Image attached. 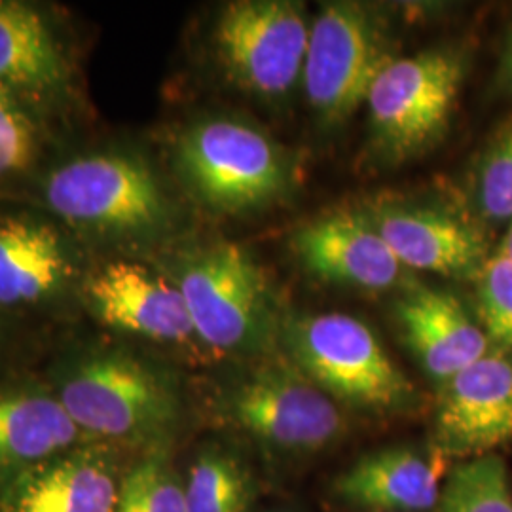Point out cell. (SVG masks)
I'll use <instances>...</instances> for the list:
<instances>
[{
	"label": "cell",
	"instance_id": "5",
	"mask_svg": "<svg viewBox=\"0 0 512 512\" xmlns=\"http://www.w3.org/2000/svg\"><path fill=\"white\" fill-rule=\"evenodd\" d=\"M281 338L289 359L334 401L397 412L414 403V385L376 334L346 313L285 319Z\"/></svg>",
	"mask_w": 512,
	"mask_h": 512
},
{
	"label": "cell",
	"instance_id": "21",
	"mask_svg": "<svg viewBox=\"0 0 512 512\" xmlns=\"http://www.w3.org/2000/svg\"><path fill=\"white\" fill-rule=\"evenodd\" d=\"M184 494L188 512H247L253 497L247 471L219 450L205 452L192 465Z\"/></svg>",
	"mask_w": 512,
	"mask_h": 512
},
{
	"label": "cell",
	"instance_id": "13",
	"mask_svg": "<svg viewBox=\"0 0 512 512\" xmlns=\"http://www.w3.org/2000/svg\"><path fill=\"white\" fill-rule=\"evenodd\" d=\"M293 249L310 274L336 285L385 291L403 275V264L363 213L311 220L294 234Z\"/></svg>",
	"mask_w": 512,
	"mask_h": 512
},
{
	"label": "cell",
	"instance_id": "24",
	"mask_svg": "<svg viewBox=\"0 0 512 512\" xmlns=\"http://www.w3.org/2000/svg\"><path fill=\"white\" fill-rule=\"evenodd\" d=\"M476 310L492 346L512 355V260L501 249L476 275Z\"/></svg>",
	"mask_w": 512,
	"mask_h": 512
},
{
	"label": "cell",
	"instance_id": "15",
	"mask_svg": "<svg viewBox=\"0 0 512 512\" xmlns=\"http://www.w3.org/2000/svg\"><path fill=\"white\" fill-rule=\"evenodd\" d=\"M404 340L440 384L494 348L458 298L444 289L416 285L397 302Z\"/></svg>",
	"mask_w": 512,
	"mask_h": 512
},
{
	"label": "cell",
	"instance_id": "25",
	"mask_svg": "<svg viewBox=\"0 0 512 512\" xmlns=\"http://www.w3.org/2000/svg\"><path fill=\"white\" fill-rule=\"evenodd\" d=\"M38 150L40 131L29 105L0 84V181L29 171Z\"/></svg>",
	"mask_w": 512,
	"mask_h": 512
},
{
	"label": "cell",
	"instance_id": "20",
	"mask_svg": "<svg viewBox=\"0 0 512 512\" xmlns=\"http://www.w3.org/2000/svg\"><path fill=\"white\" fill-rule=\"evenodd\" d=\"M440 512H512V492L505 461L480 456L458 465L444 480Z\"/></svg>",
	"mask_w": 512,
	"mask_h": 512
},
{
	"label": "cell",
	"instance_id": "10",
	"mask_svg": "<svg viewBox=\"0 0 512 512\" xmlns=\"http://www.w3.org/2000/svg\"><path fill=\"white\" fill-rule=\"evenodd\" d=\"M435 433L444 456L480 458L512 440V355L492 348L440 385Z\"/></svg>",
	"mask_w": 512,
	"mask_h": 512
},
{
	"label": "cell",
	"instance_id": "16",
	"mask_svg": "<svg viewBox=\"0 0 512 512\" xmlns=\"http://www.w3.org/2000/svg\"><path fill=\"white\" fill-rule=\"evenodd\" d=\"M73 253L54 224L0 217V306L40 304L73 281Z\"/></svg>",
	"mask_w": 512,
	"mask_h": 512
},
{
	"label": "cell",
	"instance_id": "14",
	"mask_svg": "<svg viewBox=\"0 0 512 512\" xmlns=\"http://www.w3.org/2000/svg\"><path fill=\"white\" fill-rule=\"evenodd\" d=\"M73 80V61L46 14L0 0V84L33 107L61 99Z\"/></svg>",
	"mask_w": 512,
	"mask_h": 512
},
{
	"label": "cell",
	"instance_id": "17",
	"mask_svg": "<svg viewBox=\"0 0 512 512\" xmlns=\"http://www.w3.org/2000/svg\"><path fill=\"white\" fill-rule=\"evenodd\" d=\"M444 458L440 452L427 458L412 448L366 454L338 476L336 494L372 511H429L442 495Z\"/></svg>",
	"mask_w": 512,
	"mask_h": 512
},
{
	"label": "cell",
	"instance_id": "8",
	"mask_svg": "<svg viewBox=\"0 0 512 512\" xmlns=\"http://www.w3.org/2000/svg\"><path fill=\"white\" fill-rule=\"evenodd\" d=\"M310 27L304 6L293 0L230 2L215 23V54L243 92L279 99L302 82Z\"/></svg>",
	"mask_w": 512,
	"mask_h": 512
},
{
	"label": "cell",
	"instance_id": "22",
	"mask_svg": "<svg viewBox=\"0 0 512 512\" xmlns=\"http://www.w3.org/2000/svg\"><path fill=\"white\" fill-rule=\"evenodd\" d=\"M112 512H188L184 486L162 456H148L120 482Z\"/></svg>",
	"mask_w": 512,
	"mask_h": 512
},
{
	"label": "cell",
	"instance_id": "19",
	"mask_svg": "<svg viewBox=\"0 0 512 512\" xmlns=\"http://www.w3.org/2000/svg\"><path fill=\"white\" fill-rule=\"evenodd\" d=\"M63 404L38 389L0 393V476H19L57 458L80 439Z\"/></svg>",
	"mask_w": 512,
	"mask_h": 512
},
{
	"label": "cell",
	"instance_id": "26",
	"mask_svg": "<svg viewBox=\"0 0 512 512\" xmlns=\"http://www.w3.org/2000/svg\"><path fill=\"white\" fill-rule=\"evenodd\" d=\"M499 84L503 90L512 93V23L507 31L501 61H499Z\"/></svg>",
	"mask_w": 512,
	"mask_h": 512
},
{
	"label": "cell",
	"instance_id": "23",
	"mask_svg": "<svg viewBox=\"0 0 512 512\" xmlns=\"http://www.w3.org/2000/svg\"><path fill=\"white\" fill-rule=\"evenodd\" d=\"M473 202L480 220L490 226L512 220V122L495 135L476 164Z\"/></svg>",
	"mask_w": 512,
	"mask_h": 512
},
{
	"label": "cell",
	"instance_id": "9",
	"mask_svg": "<svg viewBox=\"0 0 512 512\" xmlns=\"http://www.w3.org/2000/svg\"><path fill=\"white\" fill-rule=\"evenodd\" d=\"M228 410L251 437L287 454L317 452L344 431L334 399L283 355L264 361L234 385Z\"/></svg>",
	"mask_w": 512,
	"mask_h": 512
},
{
	"label": "cell",
	"instance_id": "12",
	"mask_svg": "<svg viewBox=\"0 0 512 512\" xmlns=\"http://www.w3.org/2000/svg\"><path fill=\"white\" fill-rule=\"evenodd\" d=\"M363 215L403 268L476 279L490 256L476 226L440 209L384 202Z\"/></svg>",
	"mask_w": 512,
	"mask_h": 512
},
{
	"label": "cell",
	"instance_id": "1",
	"mask_svg": "<svg viewBox=\"0 0 512 512\" xmlns=\"http://www.w3.org/2000/svg\"><path fill=\"white\" fill-rule=\"evenodd\" d=\"M173 164L190 196L220 215H243L279 200L291 186L285 148L253 124L205 116L181 131Z\"/></svg>",
	"mask_w": 512,
	"mask_h": 512
},
{
	"label": "cell",
	"instance_id": "4",
	"mask_svg": "<svg viewBox=\"0 0 512 512\" xmlns=\"http://www.w3.org/2000/svg\"><path fill=\"white\" fill-rule=\"evenodd\" d=\"M467 73L456 48L391 57L368 95L370 143L384 164L408 162L437 145L458 103Z\"/></svg>",
	"mask_w": 512,
	"mask_h": 512
},
{
	"label": "cell",
	"instance_id": "6",
	"mask_svg": "<svg viewBox=\"0 0 512 512\" xmlns=\"http://www.w3.org/2000/svg\"><path fill=\"white\" fill-rule=\"evenodd\" d=\"M82 433L150 440L177 420L179 401L164 374L120 349H95L65 366L57 395Z\"/></svg>",
	"mask_w": 512,
	"mask_h": 512
},
{
	"label": "cell",
	"instance_id": "3",
	"mask_svg": "<svg viewBox=\"0 0 512 512\" xmlns=\"http://www.w3.org/2000/svg\"><path fill=\"white\" fill-rule=\"evenodd\" d=\"M196 338L222 353H258L283 323L272 283L245 247L215 241L184 256L175 275Z\"/></svg>",
	"mask_w": 512,
	"mask_h": 512
},
{
	"label": "cell",
	"instance_id": "2",
	"mask_svg": "<svg viewBox=\"0 0 512 512\" xmlns=\"http://www.w3.org/2000/svg\"><path fill=\"white\" fill-rule=\"evenodd\" d=\"M42 196L57 219L101 241L152 238L169 224L156 173L124 150H95L55 165Z\"/></svg>",
	"mask_w": 512,
	"mask_h": 512
},
{
	"label": "cell",
	"instance_id": "18",
	"mask_svg": "<svg viewBox=\"0 0 512 512\" xmlns=\"http://www.w3.org/2000/svg\"><path fill=\"white\" fill-rule=\"evenodd\" d=\"M118 488L103 454L74 452L16 478L2 512H112Z\"/></svg>",
	"mask_w": 512,
	"mask_h": 512
},
{
	"label": "cell",
	"instance_id": "11",
	"mask_svg": "<svg viewBox=\"0 0 512 512\" xmlns=\"http://www.w3.org/2000/svg\"><path fill=\"white\" fill-rule=\"evenodd\" d=\"M88 310L110 329L158 342L196 338L183 294L175 281L131 260H110L82 285Z\"/></svg>",
	"mask_w": 512,
	"mask_h": 512
},
{
	"label": "cell",
	"instance_id": "7",
	"mask_svg": "<svg viewBox=\"0 0 512 512\" xmlns=\"http://www.w3.org/2000/svg\"><path fill=\"white\" fill-rule=\"evenodd\" d=\"M393 55L378 12L361 2L323 4L311 19L302 84L325 124H342L366 103L374 78Z\"/></svg>",
	"mask_w": 512,
	"mask_h": 512
},
{
	"label": "cell",
	"instance_id": "27",
	"mask_svg": "<svg viewBox=\"0 0 512 512\" xmlns=\"http://www.w3.org/2000/svg\"><path fill=\"white\" fill-rule=\"evenodd\" d=\"M499 249L512 260V220L507 224V234H505V239H503Z\"/></svg>",
	"mask_w": 512,
	"mask_h": 512
}]
</instances>
